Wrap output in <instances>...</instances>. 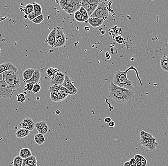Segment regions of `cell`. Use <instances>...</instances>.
<instances>
[{
  "instance_id": "6da1fadb",
  "label": "cell",
  "mask_w": 168,
  "mask_h": 166,
  "mask_svg": "<svg viewBox=\"0 0 168 166\" xmlns=\"http://www.w3.org/2000/svg\"><path fill=\"white\" fill-rule=\"evenodd\" d=\"M130 70H135L137 76H138L137 77L139 79V81L140 82V85H141L142 82H141L140 79L139 77L138 72L137 70L136 69L134 68L133 66L130 67L125 71H121L120 70L116 71L114 75L113 81L114 84L117 86L120 87L121 88L132 90V89L135 86V85L132 82V81L129 80L127 78L128 72Z\"/></svg>"
},
{
  "instance_id": "7a4b0ae2",
  "label": "cell",
  "mask_w": 168,
  "mask_h": 166,
  "mask_svg": "<svg viewBox=\"0 0 168 166\" xmlns=\"http://www.w3.org/2000/svg\"><path fill=\"white\" fill-rule=\"evenodd\" d=\"M2 74L3 80L10 88L13 90H15L21 86L20 79L17 68L5 71Z\"/></svg>"
},
{
  "instance_id": "3957f363",
  "label": "cell",
  "mask_w": 168,
  "mask_h": 166,
  "mask_svg": "<svg viewBox=\"0 0 168 166\" xmlns=\"http://www.w3.org/2000/svg\"><path fill=\"white\" fill-rule=\"evenodd\" d=\"M109 97L118 103L125 102L124 96V88L116 85L113 82H110L109 86Z\"/></svg>"
},
{
  "instance_id": "277c9868",
  "label": "cell",
  "mask_w": 168,
  "mask_h": 166,
  "mask_svg": "<svg viewBox=\"0 0 168 166\" xmlns=\"http://www.w3.org/2000/svg\"><path fill=\"white\" fill-rule=\"evenodd\" d=\"M109 16V12L107 8L106 4L103 1H100L92 14L90 17L100 18L105 20Z\"/></svg>"
},
{
  "instance_id": "5b68a950",
  "label": "cell",
  "mask_w": 168,
  "mask_h": 166,
  "mask_svg": "<svg viewBox=\"0 0 168 166\" xmlns=\"http://www.w3.org/2000/svg\"><path fill=\"white\" fill-rule=\"evenodd\" d=\"M66 37L63 28L60 26L56 27V42L54 48H60L65 45Z\"/></svg>"
},
{
  "instance_id": "8992f818",
  "label": "cell",
  "mask_w": 168,
  "mask_h": 166,
  "mask_svg": "<svg viewBox=\"0 0 168 166\" xmlns=\"http://www.w3.org/2000/svg\"><path fill=\"white\" fill-rule=\"evenodd\" d=\"M14 91L4 80L0 82V97L5 99H9L13 95Z\"/></svg>"
},
{
  "instance_id": "52a82bcc",
  "label": "cell",
  "mask_w": 168,
  "mask_h": 166,
  "mask_svg": "<svg viewBox=\"0 0 168 166\" xmlns=\"http://www.w3.org/2000/svg\"><path fill=\"white\" fill-rule=\"evenodd\" d=\"M82 7L81 1L79 0H70V2L69 4L68 9L65 11L66 13L68 14H74L75 12L80 10L81 7Z\"/></svg>"
},
{
  "instance_id": "ba28073f",
  "label": "cell",
  "mask_w": 168,
  "mask_h": 166,
  "mask_svg": "<svg viewBox=\"0 0 168 166\" xmlns=\"http://www.w3.org/2000/svg\"><path fill=\"white\" fill-rule=\"evenodd\" d=\"M62 85L70 91V95H75L78 92L77 88L74 85L68 76L65 75V78Z\"/></svg>"
},
{
  "instance_id": "9c48e42d",
  "label": "cell",
  "mask_w": 168,
  "mask_h": 166,
  "mask_svg": "<svg viewBox=\"0 0 168 166\" xmlns=\"http://www.w3.org/2000/svg\"><path fill=\"white\" fill-rule=\"evenodd\" d=\"M35 125L36 123H34L33 120L29 117L25 118L19 123V126L22 128L28 130L30 131H32L34 129Z\"/></svg>"
},
{
  "instance_id": "30bf717a",
  "label": "cell",
  "mask_w": 168,
  "mask_h": 166,
  "mask_svg": "<svg viewBox=\"0 0 168 166\" xmlns=\"http://www.w3.org/2000/svg\"><path fill=\"white\" fill-rule=\"evenodd\" d=\"M35 127L36 128L38 133L46 135L49 131V127L45 121H41L37 122L35 125Z\"/></svg>"
},
{
  "instance_id": "8fae6325",
  "label": "cell",
  "mask_w": 168,
  "mask_h": 166,
  "mask_svg": "<svg viewBox=\"0 0 168 166\" xmlns=\"http://www.w3.org/2000/svg\"><path fill=\"white\" fill-rule=\"evenodd\" d=\"M65 75L64 74V73L60 72L56 76L50 79V83L51 85H62L65 78Z\"/></svg>"
},
{
  "instance_id": "7c38bea8",
  "label": "cell",
  "mask_w": 168,
  "mask_h": 166,
  "mask_svg": "<svg viewBox=\"0 0 168 166\" xmlns=\"http://www.w3.org/2000/svg\"><path fill=\"white\" fill-rule=\"evenodd\" d=\"M69 94H68L60 93L56 91L50 92V98L53 102H58L64 101L67 98Z\"/></svg>"
},
{
  "instance_id": "4fadbf2b",
  "label": "cell",
  "mask_w": 168,
  "mask_h": 166,
  "mask_svg": "<svg viewBox=\"0 0 168 166\" xmlns=\"http://www.w3.org/2000/svg\"><path fill=\"white\" fill-rule=\"evenodd\" d=\"M56 28H54L53 29L49 34L47 38L46 43L48 44L52 48L55 47V42H56Z\"/></svg>"
},
{
  "instance_id": "5bb4252c",
  "label": "cell",
  "mask_w": 168,
  "mask_h": 166,
  "mask_svg": "<svg viewBox=\"0 0 168 166\" xmlns=\"http://www.w3.org/2000/svg\"><path fill=\"white\" fill-rule=\"evenodd\" d=\"M49 91L50 92L56 91V92L60 93L68 94L69 95H70V91L62 85L51 86L49 90Z\"/></svg>"
},
{
  "instance_id": "9a60e30c",
  "label": "cell",
  "mask_w": 168,
  "mask_h": 166,
  "mask_svg": "<svg viewBox=\"0 0 168 166\" xmlns=\"http://www.w3.org/2000/svg\"><path fill=\"white\" fill-rule=\"evenodd\" d=\"M104 20L100 18H95V17H89L87 23L90 25L93 28H96L100 27L102 25Z\"/></svg>"
},
{
  "instance_id": "2e32d148",
  "label": "cell",
  "mask_w": 168,
  "mask_h": 166,
  "mask_svg": "<svg viewBox=\"0 0 168 166\" xmlns=\"http://www.w3.org/2000/svg\"><path fill=\"white\" fill-rule=\"evenodd\" d=\"M81 5H82V7H83L86 10L89 17L91 16V15L92 14V13L95 11V10L97 8L96 7H94L90 4H89L88 1H87V0L81 1Z\"/></svg>"
},
{
  "instance_id": "e0dca14e",
  "label": "cell",
  "mask_w": 168,
  "mask_h": 166,
  "mask_svg": "<svg viewBox=\"0 0 168 166\" xmlns=\"http://www.w3.org/2000/svg\"><path fill=\"white\" fill-rule=\"evenodd\" d=\"M16 68V65L12 64L10 62H6L0 65V74L4 73L5 71L11 70L12 69Z\"/></svg>"
},
{
  "instance_id": "ac0fdd59",
  "label": "cell",
  "mask_w": 168,
  "mask_h": 166,
  "mask_svg": "<svg viewBox=\"0 0 168 166\" xmlns=\"http://www.w3.org/2000/svg\"><path fill=\"white\" fill-rule=\"evenodd\" d=\"M158 146H159V143L157 142L156 138L153 137L152 138L149 139V141L145 147L149 150L152 151L155 150Z\"/></svg>"
},
{
  "instance_id": "d6986e66",
  "label": "cell",
  "mask_w": 168,
  "mask_h": 166,
  "mask_svg": "<svg viewBox=\"0 0 168 166\" xmlns=\"http://www.w3.org/2000/svg\"><path fill=\"white\" fill-rule=\"evenodd\" d=\"M41 76V74L40 71L39 70H35L32 78L30 80L26 81L25 82L26 83H33V84H37L40 80Z\"/></svg>"
},
{
  "instance_id": "ffe728a7",
  "label": "cell",
  "mask_w": 168,
  "mask_h": 166,
  "mask_svg": "<svg viewBox=\"0 0 168 166\" xmlns=\"http://www.w3.org/2000/svg\"><path fill=\"white\" fill-rule=\"evenodd\" d=\"M34 71L35 70L34 69L31 68L26 69V70H25L23 73V82H25L26 81L30 80L32 78Z\"/></svg>"
},
{
  "instance_id": "44dd1931",
  "label": "cell",
  "mask_w": 168,
  "mask_h": 166,
  "mask_svg": "<svg viewBox=\"0 0 168 166\" xmlns=\"http://www.w3.org/2000/svg\"><path fill=\"white\" fill-rule=\"evenodd\" d=\"M30 133V131L21 128L16 131V135L18 138L21 139L28 137V135H29Z\"/></svg>"
},
{
  "instance_id": "7402d4cb",
  "label": "cell",
  "mask_w": 168,
  "mask_h": 166,
  "mask_svg": "<svg viewBox=\"0 0 168 166\" xmlns=\"http://www.w3.org/2000/svg\"><path fill=\"white\" fill-rule=\"evenodd\" d=\"M19 156L21 157L23 159H25L27 158H29L32 156V152L31 150L28 148H23L19 152Z\"/></svg>"
},
{
  "instance_id": "603a6c76",
  "label": "cell",
  "mask_w": 168,
  "mask_h": 166,
  "mask_svg": "<svg viewBox=\"0 0 168 166\" xmlns=\"http://www.w3.org/2000/svg\"><path fill=\"white\" fill-rule=\"evenodd\" d=\"M160 65L162 70L168 72V57L164 55L161 58L160 61Z\"/></svg>"
},
{
  "instance_id": "cb8c5ba5",
  "label": "cell",
  "mask_w": 168,
  "mask_h": 166,
  "mask_svg": "<svg viewBox=\"0 0 168 166\" xmlns=\"http://www.w3.org/2000/svg\"><path fill=\"white\" fill-rule=\"evenodd\" d=\"M34 140L37 144L38 145H41L46 141L45 135L40 133H38L34 135Z\"/></svg>"
},
{
  "instance_id": "d4e9b609",
  "label": "cell",
  "mask_w": 168,
  "mask_h": 166,
  "mask_svg": "<svg viewBox=\"0 0 168 166\" xmlns=\"http://www.w3.org/2000/svg\"><path fill=\"white\" fill-rule=\"evenodd\" d=\"M59 73H60V71L56 68H49L46 71V74H47L48 77L50 79L52 78L53 77L56 76Z\"/></svg>"
},
{
  "instance_id": "484cf974",
  "label": "cell",
  "mask_w": 168,
  "mask_h": 166,
  "mask_svg": "<svg viewBox=\"0 0 168 166\" xmlns=\"http://www.w3.org/2000/svg\"><path fill=\"white\" fill-rule=\"evenodd\" d=\"M20 9L22 11L24 12L28 16L29 14L32 13L34 11L33 4H26L23 8L20 7Z\"/></svg>"
},
{
  "instance_id": "4316f807",
  "label": "cell",
  "mask_w": 168,
  "mask_h": 166,
  "mask_svg": "<svg viewBox=\"0 0 168 166\" xmlns=\"http://www.w3.org/2000/svg\"><path fill=\"white\" fill-rule=\"evenodd\" d=\"M24 161L31 166H37V161L36 158L33 156H32L29 158L24 159Z\"/></svg>"
},
{
  "instance_id": "83f0119b",
  "label": "cell",
  "mask_w": 168,
  "mask_h": 166,
  "mask_svg": "<svg viewBox=\"0 0 168 166\" xmlns=\"http://www.w3.org/2000/svg\"><path fill=\"white\" fill-rule=\"evenodd\" d=\"M23 162H24V159H23L19 155L16 156L14 158L11 164L13 166H22Z\"/></svg>"
},
{
  "instance_id": "f1b7e54d",
  "label": "cell",
  "mask_w": 168,
  "mask_h": 166,
  "mask_svg": "<svg viewBox=\"0 0 168 166\" xmlns=\"http://www.w3.org/2000/svg\"><path fill=\"white\" fill-rule=\"evenodd\" d=\"M33 9L34 11L33 12L36 14L37 16H40L42 14V9L41 6L39 4L34 2L33 4Z\"/></svg>"
},
{
  "instance_id": "f546056e",
  "label": "cell",
  "mask_w": 168,
  "mask_h": 166,
  "mask_svg": "<svg viewBox=\"0 0 168 166\" xmlns=\"http://www.w3.org/2000/svg\"><path fill=\"white\" fill-rule=\"evenodd\" d=\"M74 18L75 20L80 23H85V21L83 19L82 14L81 13L80 10L77 11L74 13Z\"/></svg>"
},
{
  "instance_id": "4dcf8cb0",
  "label": "cell",
  "mask_w": 168,
  "mask_h": 166,
  "mask_svg": "<svg viewBox=\"0 0 168 166\" xmlns=\"http://www.w3.org/2000/svg\"><path fill=\"white\" fill-rule=\"evenodd\" d=\"M69 2H70V0H63V1L61 0L59 1V5L60 6L62 9L65 12L68 9Z\"/></svg>"
},
{
  "instance_id": "1f68e13d",
  "label": "cell",
  "mask_w": 168,
  "mask_h": 166,
  "mask_svg": "<svg viewBox=\"0 0 168 166\" xmlns=\"http://www.w3.org/2000/svg\"><path fill=\"white\" fill-rule=\"evenodd\" d=\"M153 135L150 133L145 132L143 130H141L140 132V139H150L153 138Z\"/></svg>"
},
{
  "instance_id": "d6a6232c",
  "label": "cell",
  "mask_w": 168,
  "mask_h": 166,
  "mask_svg": "<svg viewBox=\"0 0 168 166\" xmlns=\"http://www.w3.org/2000/svg\"><path fill=\"white\" fill-rule=\"evenodd\" d=\"M80 12L81 14H82L84 20L85 21V22H87L89 18V16L88 14V13L86 12V10L83 7H81L80 9Z\"/></svg>"
},
{
  "instance_id": "836d02e7",
  "label": "cell",
  "mask_w": 168,
  "mask_h": 166,
  "mask_svg": "<svg viewBox=\"0 0 168 166\" xmlns=\"http://www.w3.org/2000/svg\"><path fill=\"white\" fill-rule=\"evenodd\" d=\"M16 97L17 101H18V102H21V103H23L26 100L25 95V94L23 93L17 94Z\"/></svg>"
},
{
  "instance_id": "e575fe53",
  "label": "cell",
  "mask_w": 168,
  "mask_h": 166,
  "mask_svg": "<svg viewBox=\"0 0 168 166\" xmlns=\"http://www.w3.org/2000/svg\"><path fill=\"white\" fill-rule=\"evenodd\" d=\"M44 16L43 14H42L40 16L36 17L35 19H33L32 22L36 24H40L44 21Z\"/></svg>"
},
{
  "instance_id": "d590c367",
  "label": "cell",
  "mask_w": 168,
  "mask_h": 166,
  "mask_svg": "<svg viewBox=\"0 0 168 166\" xmlns=\"http://www.w3.org/2000/svg\"><path fill=\"white\" fill-rule=\"evenodd\" d=\"M34 85V84L32 83H26L24 89V91H28L29 93H31V91H32V90H33Z\"/></svg>"
},
{
  "instance_id": "8d00e7d4",
  "label": "cell",
  "mask_w": 168,
  "mask_h": 166,
  "mask_svg": "<svg viewBox=\"0 0 168 166\" xmlns=\"http://www.w3.org/2000/svg\"><path fill=\"white\" fill-rule=\"evenodd\" d=\"M87 1L89 4L96 8H97V6L100 2V0H87Z\"/></svg>"
},
{
  "instance_id": "74e56055",
  "label": "cell",
  "mask_w": 168,
  "mask_h": 166,
  "mask_svg": "<svg viewBox=\"0 0 168 166\" xmlns=\"http://www.w3.org/2000/svg\"><path fill=\"white\" fill-rule=\"evenodd\" d=\"M41 88V87L40 85L38 84V83L34 84V86H33V90H32V93L33 94L38 93L40 90Z\"/></svg>"
},
{
  "instance_id": "f35d334b",
  "label": "cell",
  "mask_w": 168,
  "mask_h": 166,
  "mask_svg": "<svg viewBox=\"0 0 168 166\" xmlns=\"http://www.w3.org/2000/svg\"><path fill=\"white\" fill-rule=\"evenodd\" d=\"M37 16H37L36 14L34 12H33L32 13L29 14L28 16V18L30 21H32L33 20V19H35Z\"/></svg>"
},
{
  "instance_id": "ab89813d",
  "label": "cell",
  "mask_w": 168,
  "mask_h": 166,
  "mask_svg": "<svg viewBox=\"0 0 168 166\" xmlns=\"http://www.w3.org/2000/svg\"><path fill=\"white\" fill-rule=\"evenodd\" d=\"M149 140V139H140V144L141 146L143 147H145Z\"/></svg>"
},
{
  "instance_id": "60d3db41",
  "label": "cell",
  "mask_w": 168,
  "mask_h": 166,
  "mask_svg": "<svg viewBox=\"0 0 168 166\" xmlns=\"http://www.w3.org/2000/svg\"><path fill=\"white\" fill-rule=\"evenodd\" d=\"M130 166H137L136 164V161L134 158H132L129 160Z\"/></svg>"
},
{
  "instance_id": "b9f144b4",
  "label": "cell",
  "mask_w": 168,
  "mask_h": 166,
  "mask_svg": "<svg viewBox=\"0 0 168 166\" xmlns=\"http://www.w3.org/2000/svg\"><path fill=\"white\" fill-rule=\"evenodd\" d=\"M141 166H146L147 163V160L144 157L142 158V159L141 160Z\"/></svg>"
},
{
  "instance_id": "7bdbcfd3",
  "label": "cell",
  "mask_w": 168,
  "mask_h": 166,
  "mask_svg": "<svg viewBox=\"0 0 168 166\" xmlns=\"http://www.w3.org/2000/svg\"><path fill=\"white\" fill-rule=\"evenodd\" d=\"M111 121H112V119L110 117H107L104 119V122L106 123H109Z\"/></svg>"
},
{
  "instance_id": "ee69618b",
  "label": "cell",
  "mask_w": 168,
  "mask_h": 166,
  "mask_svg": "<svg viewBox=\"0 0 168 166\" xmlns=\"http://www.w3.org/2000/svg\"><path fill=\"white\" fill-rule=\"evenodd\" d=\"M109 127H111V128L114 127L115 126V123L114 122V121H111V122L109 123Z\"/></svg>"
},
{
  "instance_id": "f6af8a7d",
  "label": "cell",
  "mask_w": 168,
  "mask_h": 166,
  "mask_svg": "<svg viewBox=\"0 0 168 166\" xmlns=\"http://www.w3.org/2000/svg\"><path fill=\"white\" fill-rule=\"evenodd\" d=\"M136 164L137 166H141V162L140 160H136Z\"/></svg>"
},
{
  "instance_id": "bcb514c9",
  "label": "cell",
  "mask_w": 168,
  "mask_h": 166,
  "mask_svg": "<svg viewBox=\"0 0 168 166\" xmlns=\"http://www.w3.org/2000/svg\"><path fill=\"white\" fill-rule=\"evenodd\" d=\"M130 166L129 160V161H128V162H125L124 164V166Z\"/></svg>"
},
{
  "instance_id": "7dc6e473",
  "label": "cell",
  "mask_w": 168,
  "mask_h": 166,
  "mask_svg": "<svg viewBox=\"0 0 168 166\" xmlns=\"http://www.w3.org/2000/svg\"><path fill=\"white\" fill-rule=\"evenodd\" d=\"M22 166H31L30 165H29L27 163L25 162H23V165H22Z\"/></svg>"
},
{
  "instance_id": "c3c4849f",
  "label": "cell",
  "mask_w": 168,
  "mask_h": 166,
  "mask_svg": "<svg viewBox=\"0 0 168 166\" xmlns=\"http://www.w3.org/2000/svg\"><path fill=\"white\" fill-rule=\"evenodd\" d=\"M3 81V74H0V82H1V81Z\"/></svg>"
},
{
  "instance_id": "681fc988",
  "label": "cell",
  "mask_w": 168,
  "mask_h": 166,
  "mask_svg": "<svg viewBox=\"0 0 168 166\" xmlns=\"http://www.w3.org/2000/svg\"><path fill=\"white\" fill-rule=\"evenodd\" d=\"M60 111L59 110H57L56 111V114H57V115H59V114H60Z\"/></svg>"
},
{
  "instance_id": "f907efd6",
  "label": "cell",
  "mask_w": 168,
  "mask_h": 166,
  "mask_svg": "<svg viewBox=\"0 0 168 166\" xmlns=\"http://www.w3.org/2000/svg\"><path fill=\"white\" fill-rule=\"evenodd\" d=\"M24 18H25V19H27V18H28V15H26V14H25V16H24Z\"/></svg>"
},
{
  "instance_id": "816d5d0a",
  "label": "cell",
  "mask_w": 168,
  "mask_h": 166,
  "mask_svg": "<svg viewBox=\"0 0 168 166\" xmlns=\"http://www.w3.org/2000/svg\"><path fill=\"white\" fill-rule=\"evenodd\" d=\"M1 49H0V52H1Z\"/></svg>"
}]
</instances>
